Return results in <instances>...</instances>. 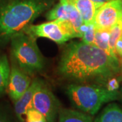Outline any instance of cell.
<instances>
[{
  "mask_svg": "<svg viewBox=\"0 0 122 122\" xmlns=\"http://www.w3.org/2000/svg\"><path fill=\"white\" fill-rule=\"evenodd\" d=\"M94 122H122V109L115 103L107 105Z\"/></svg>",
  "mask_w": 122,
  "mask_h": 122,
  "instance_id": "4fadbf2b",
  "label": "cell"
},
{
  "mask_svg": "<svg viewBox=\"0 0 122 122\" xmlns=\"http://www.w3.org/2000/svg\"><path fill=\"white\" fill-rule=\"evenodd\" d=\"M109 36L110 30H96L94 45L102 49L110 55Z\"/></svg>",
  "mask_w": 122,
  "mask_h": 122,
  "instance_id": "2e32d148",
  "label": "cell"
},
{
  "mask_svg": "<svg viewBox=\"0 0 122 122\" xmlns=\"http://www.w3.org/2000/svg\"><path fill=\"white\" fill-rule=\"evenodd\" d=\"M106 87L110 91H116L119 87V83L118 79L115 77H111L108 80L106 83Z\"/></svg>",
  "mask_w": 122,
  "mask_h": 122,
  "instance_id": "d6986e66",
  "label": "cell"
},
{
  "mask_svg": "<svg viewBox=\"0 0 122 122\" xmlns=\"http://www.w3.org/2000/svg\"><path fill=\"white\" fill-rule=\"evenodd\" d=\"M115 52L117 55L122 58V35L117 39L115 44Z\"/></svg>",
  "mask_w": 122,
  "mask_h": 122,
  "instance_id": "ffe728a7",
  "label": "cell"
},
{
  "mask_svg": "<svg viewBox=\"0 0 122 122\" xmlns=\"http://www.w3.org/2000/svg\"><path fill=\"white\" fill-rule=\"evenodd\" d=\"M0 122H12L8 115L1 109H0Z\"/></svg>",
  "mask_w": 122,
  "mask_h": 122,
  "instance_id": "44dd1931",
  "label": "cell"
},
{
  "mask_svg": "<svg viewBox=\"0 0 122 122\" xmlns=\"http://www.w3.org/2000/svg\"><path fill=\"white\" fill-rule=\"evenodd\" d=\"M11 52L16 64L28 74L38 73L44 69V59L36 39L20 32L11 38Z\"/></svg>",
  "mask_w": 122,
  "mask_h": 122,
  "instance_id": "277c9868",
  "label": "cell"
},
{
  "mask_svg": "<svg viewBox=\"0 0 122 122\" xmlns=\"http://www.w3.org/2000/svg\"><path fill=\"white\" fill-rule=\"evenodd\" d=\"M79 32L83 42L90 45H94L96 33L94 24L86 25L83 23L79 28Z\"/></svg>",
  "mask_w": 122,
  "mask_h": 122,
  "instance_id": "e0dca14e",
  "label": "cell"
},
{
  "mask_svg": "<svg viewBox=\"0 0 122 122\" xmlns=\"http://www.w3.org/2000/svg\"><path fill=\"white\" fill-rule=\"evenodd\" d=\"M119 99H121V100L122 101V87L121 88L120 91H119Z\"/></svg>",
  "mask_w": 122,
  "mask_h": 122,
  "instance_id": "603a6c76",
  "label": "cell"
},
{
  "mask_svg": "<svg viewBox=\"0 0 122 122\" xmlns=\"http://www.w3.org/2000/svg\"><path fill=\"white\" fill-rule=\"evenodd\" d=\"M58 122H93L91 115L69 109H61Z\"/></svg>",
  "mask_w": 122,
  "mask_h": 122,
  "instance_id": "7c38bea8",
  "label": "cell"
},
{
  "mask_svg": "<svg viewBox=\"0 0 122 122\" xmlns=\"http://www.w3.org/2000/svg\"><path fill=\"white\" fill-rule=\"evenodd\" d=\"M10 67L5 55L0 54V96L7 90Z\"/></svg>",
  "mask_w": 122,
  "mask_h": 122,
  "instance_id": "5bb4252c",
  "label": "cell"
},
{
  "mask_svg": "<svg viewBox=\"0 0 122 122\" xmlns=\"http://www.w3.org/2000/svg\"><path fill=\"white\" fill-rule=\"evenodd\" d=\"M26 118L27 122H37L46 119L44 115L34 108L28 110L26 114Z\"/></svg>",
  "mask_w": 122,
  "mask_h": 122,
  "instance_id": "ac0fdd59",
  "label": "cell"
},
{
  "mask_svg": "<svg viewBox=\"0 0 122 122\" xmlns=\"http://www.w3.org/2000/svg\"><path fill=\"white\" fill-rule=\"evenodd\" d=\"M50 5L49 0H12L0 5V37L10 39L23 31Z\"/></svg>",
  "mask_w": 122,
  "mask_h": 122,
  "instance_id": "7a4b0ae2",
  "label": "cell"
},
{
  "mask_svg": "<svg viewBox=\"0 0 122 122\" xmlns=\"http://www.w3.org/2000/svg\"><path fill=\"white\" fill-rule=\"evenodd\" d=\"M66 93L75 107L91 115H95L105 103L119 98V91H110L98 84L72 83L67 86Z\"/></svg>",
  "mask_w": 122,
  "mask_h": 122,
  "instance_id": "3957f363",
  "label": "cell"
},
{
  "mask_svg": "<svg viewBox=\"0 0 122 122\" xmlns=\"http://www.w3.org/2000/svg\"><path fill=\"white\" fill-rule=\"evenodd\" d=\"M122 19V0H111L98 8L94 18L96 30H111Z\"/></svg>",
  "mask_w": 122,
  "mask_h": 122,
  "instance_id": "52a82bcc",
  "label": "cell"
},
{
  "mask_svg": "<svg viewBox=\"0 0 122 122\" xmlns=\"http://www.w3.org/2000/svg\"><path fill=\"white\" fill-rule=\"evenodd\" d=\"M122 35V19L114 25L110 30L109 36V49H110V55L115 58H118L117 55L115 52V44L117 39Z\"/></svg>",
  "mask_w": 122,
  "mask_h": 122,
  "instance_id": "9a60e30c",
  "label": "cell"
},
{
  "mask_svg": "<svg viewBox=\"0 0 122 122\" xmlns=\"http://www.w3.org/2000/svg\"><path fill=\"white\" fill-rule=\"evenodd\" d=\"M46 18L48 20L61 19L69 21L79 34V28L83 24V19L78 10L68 0H59V3L47 13Z\"/></svg>",
  "mask_w": 122,
  "mask_h": 122,
  "instance_id": "ba28073f",
  "label": "cell"
},
{
  "mask_svg": "<svg viewBox=\"0 0 122 122\" xmlns=\"http://www.w3.org/2000/svg\"><path fill=\"white\" fill-rule=\"evenodd\" d=\"M46 122V120L45 119V120H42V121H39V122Z\"/></svg>",
  "mask_w": 122,
  "mask_h": 122,
  "instance_id": "cb8c5ba5",
  "label": "cell"
},
{
  "mask_svg": "<svg viewBox=\"0 0 122 122\" xmlns=\"http://www.w3.org/2000/svg\"><path fill=\"white\" fill-rule=\"evenodd\" d=\"M29 74L21 69L18 66L12 65L10 69L7 90L10 98L16 102L25 92L31 83Z\"/></svg>",
  "mask_w": 122,
  "mask_h": 122,
  "instance_id": "9c48e42d",
  "label": "cell"
},
{
  "mask_svg": "<svg viewBox=\"0 0 122 122\" xmlns=\"http://www.w3.org/2000/svg\"><path fill=\"white\" fill-rule=\"evenodd\" d=\"M78 10L83 19V23L86 25L94 24V18L98 8L102 3H96L92 0H68Z\"/></svg>",
  "mask_w": 122,
  "mask_h": 122,
  "instance_id": "8fae6325",
  "label": "cell"
},
{
  "mask_svg": "<svg viewBox=\"0 0 122 122\" xmlns=\"http://www.w3.org/2000/svg\"><path fill=\"white\" fill-rule=\"evenodd\" d=\"M120 62L94 45L72 41L61 54L58 73L63 78L78 82L105 84L120 71Z\"/></svg>",
  "mask_w": 122,
  "mask_h": 122,
  "instance_id": "6da1fadb",
  "label": "cell"
},
{
  "mask_svg": "<svg viewBox=\"0 0 122 122\" xmlns=\"http://www.w3.org/2000/svg\"><path fill=\"white\" fill-rule=\"evenodd\" d=\"M44 83L39 79H34L29 87L26 90L22 96L14 102V111L18 119L20 122H24V117L26 116L28 110L33 108V98L35 92L39 90Z\"/></svg>",
  "mask_w": 122,
  "mask_h": 122,
  "instance_id": "30bf717a",
  "label": "cell"
},
{
  "mask_svg": "<svg viewBox=\"0 0 122 122\" xmlns=\"http://www.w3.org/2000/svg\"><path fill=\"white\" fill-rule=\"evenodd\" d=\"M92 1H94V2H96V3H102V4H104L105 2L109 1L111 0H92Z\"/></svg>",
  "mask_w": 122,
  "mask_h": 122,
  "instance_id": "7402d4cb",
  "label": "cell"
},
{
  "mask_svg": "<svg viewBox=\"0 0 122 122\" xmlns=\"http://www.w3.org/2000/svg\"><path fill=\"white\" fill-rule=\"evenodd\" d=\"M33 108L42 114L47 122H55L58 116L61 105L51 90L42 86L34 94Z\"/></svg>",
  "mask_w": 122,
  "mask_h": 122,
  "instance_id": "8992f818",
  "label": "cell"
},
{
  "mask_svg": "<svg viewBox=\"0 0 122 122\" xmlns=\"http://www.w3.org/2000/svg\"><path fill=\"white\" fill-rule=\"evenodd\" d=\"M23 32L36 39L44 37L58 44H65L73 38H80L71 22L61 19L48 20L39 25L31 24L26 26Z\"/></svg>",
  "mask_w": 122,
  "mask_h": 122,
  "instance_id": "5b68a950",
  "label": "cell"
}]
</instances>
